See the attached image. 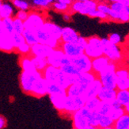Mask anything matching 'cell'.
Listing matches in <instances>:
<instances>
[{
  "label": "cell",
  "mask_w": 129,
  "mask_h": 129,
  "mask_svg": "<svg viewBox=\"0 0 129 129\" xmlns=\"http://www.w3.org/2000/svg\"><path fill=\"white\" fill-rule=\"evenodd\" d=\"M14 49L10 36L7 34L0 35V50L6 52H10Z\"/></svg>",
  "instance_id": "cell-25"
},
{
  "label": "cell",
  "mask_w": 129,
  "mask_h": 129,
  "mask_svg": "<svg viewBox=\"0 0 129 129\" xmlns=\"http://www.w3.org/2000/svg\"><path fill=\"white\" fill-rule=\"evenodd\" d=\"M111 109L112 108L109 102H101L100 107L98 110V113L100 115H108Z\"/></svg>",
  "instance_id": "cell-39"
},
{
  "label": "cell",
  "mask_w": 129,
  "mask_h": 129,
  "mask_svg": "<svg viewBox=\"0 0 129 129\" xmlns=\"http://www.w3.org/2000/svg\"><path fill=\"white\" fill-rule=\"evenodd\" d=\"M109 7H110V9L113 11L117 13V14H119V15H120V13L124 10V6L120 2H113V3H112V4L110 5Z\"/></svg>",
  "instance_id": "cell-42"
},
{
  "label": "cell",
  "mask_w": 129,
  "mask_h": 129,
  "mask_svg": "<svg viewBox=\"0 0 129 129\" xmlns=\"http://www.w3.org/2000/svg\"><path fill=\"white\" fill-rule=\"evenodd\" d=\"M6 126V120L3 116L0 115V129H3Z\"/></svg>",
  "instance_id": "cell-51"
},
{
  "label": "cell",
  "mask_w": 129,
  "mask_h": 129,
  "mask_svg": "<svg viewBox=\"0 0 129 129\" xmlns=\"http://www.w3.org/2000/svg\"><path fill=\"white\" fill-rule=\"evenodd\" d=\"M25 29H29L31 31H36L43 26L44 24V18L38 14L32 13L29 14L27 19L23 21Z\"/></svg>",
  "instance_id": "cell-10"
},
{
  "label": "cell",
  "mask_w": 129,
  "mask_h": 129,
  "mask_svg": "<svg viewBox=\"0 0 129 129\" xmlns=\"http://www.w3.org/2000/svg\"><path fill=\"white\" fill-rule=\"evenodd\" d=\"M114 121L109 117L108 115H100L98 118V127L100 129L105 128L108 127H113Z\"/></svg>",
  "instance_id": "cell-30"
},
{
  "label": "cell",
  "mask_w": 129,
  "mask_h": 129,
  "mask_svg": "<svg viewBox=\"0 0 129 129\" xmlns=\"http://www.w3.org/2000/svg\"><path fill=\"white\" fill-rule=\"evenodd\" d=\"M92 59L85 54L70 58V63L77 69L80 73H89L92 71Z\"/></svg>",
  "instance_id": "cell-7"
},
{
  "label": "cell",
  "mask_w": 129,
  "mask_h": 129,
  "mask_svg": "<svg viewBox=\"0 0 129 129\" xmlns=\"http://www.w3.org/2000/svg\"><path fill=\"white\" fill-rule=\"evenodd\" d=\"M90 110L85 106L80 109L79 110L72 113V120L73 126L75 129H82L89 126L87 116Z\"/></svg>",
  "instance_id": "cell-9"
},
{
  "label": "cell",
  "mask_w": 129,
  "mask_h": 129,
  "mask_svg": "<svg viewBox=\"0 0 129 129\" xmlns=\"http://www.w3.org/2000/svg\"><path fill=\"white\" fill-rule=\"evenodd\" d=\"M71 8L75 12H81L83 9L86 8V6L84 2H79V1H75L73 4Z\"/></svg>",
  "instance_id": "cell-43"
},
{
  "label": "cell",
  "mask_w": 129,
  "mask_h": 129,
  "mask_svg": "<svg viewBox=\"0 0 129 129\" xmlns=\"http://www.w3.org/2000/svg\"><path fill=\"white\" fill-rule=\"evenodd\" d=\"M32 61H33L35 69L39 71V72H41L43 71L45 68L48 66V62L46 58H44V57H33V58H31Z\"/></svg>",
  "instance_id": "cell-32"
},
{
  "label": "cell",
  "mask_w": 129,
  "mask_h": 129,
  "mask_svg": "<svg viewBox=\"0 0 129 129\" xmlns=\"http://www.w3.org/2000/svg\"><path fill=\"white\" fill-rule=\"evenodd\" d=\"M116 99L124 107L126 113H129V91L128 90H117Z\"/></svg>",
  "instance_id": "cell-22"
},
{
  "label": "cell",
  "mask_w": 129,
  "mask_h": 129,
  "mask_svg": "<svg viewBox=\"0 0 129 129\" xmlns=\"http://www.w3.org/2000/svg\"><path fill=\"white\" fill-rule=\"evenodd\" d=\"M5 34H7V33H6L3 22L2 19H1V20H0V35H5Z\"/></svg>",
  "instance_id": "cell-52"
},
{
  "label": "cell",
  "mask_w": 129,
  "mask_h": 129,
  "mask_svg": "<svg viewBox=\"0 0 129 129\" xmlns=\"http://www.w3.org/2000/svg\"><path fill=\"white\" fill-rule=\"evenodd\" d=\"M108 40L110 43H113L115 45H117L121 41V37L117 33H113V34H111L110 36H109Z\"/></svg>",
  "instance_id": "cell-44"
},
{
  "label": "cell",
  "mask_w": 129,
  "mask_h": 129,
  "mask_svg": "<svg viewBox=\"0 0 129 129\" xmlns=\"http://www.w3.org/2000/svg\"><path fill=\"white\" fill-rule=\"evenodd\" d=\"M33 3L36 6H41V7H47L49 5L45 0H33Z\"/></svg>",
  "instance_id": "cell-49"
},
{
  "label": "cell",
  "mask_w": 129,
  "mask_h": 129,
  "mask_svg": "<svg viewBox=\"0 0 129 129\" xmlns=\"http://www.w3.org/2000/svg\"><path fill=\"white\" fill-rule=\"evenodd\" d=\"M48 66L56 68H60L70 63V58L64 54L62 50L54 49L46 58Z\"/></svg>",
  "instance_id": "cell-6"
},
{
  "label": "cell",
  "mask_w": 129,
  "mask_h": 129,
  "mask_svg": "<svg viewBox=\"0 0 129 129\" xmlns=\"http://www.w3.org/2000/svg\"><path fill=\"white\" fill-rule=\"evenodd\" d=\"M125 113H126V112H125L124 108L120 107V108H117V109H111L110 112L108 113V116L113 120V121H115Z\"/></svg>",
  "instance_id": "cell-37"
},
{
  "label": "cell",
  "mask_w": 129,
  "mask_h": 129,
  "mask_svg": "<svg viewBox=\"0 0 129 129\" xmlns=\"http://www.w3.org/2000/svg\"><path fill=\"white\" fill-rule=\"evenodd\" d=\"M113 129H129V115L127 113L124 114L119 119L114 121Z\"/></svg>",
  "instance_id": "cell-26"
},
{
  "label": "cell",
  "mask_w": 129,
  "mask_h": 129,
  "mask_svg": "<svg viewBox=\"0 0 129 129\" xmlns=\"http://www.w3.org/2000/svg\"><path fill=\"white\" fill-rule=\"evenodd\" d=\"M116 70L117 66L113 61H110L108 66L101 72L99 74V80L101 81L102 87L117 89L116 86Z\"/></svg>",
  "instance_id": "cell-2"
},
{
  "label": "cell",
  "mask_w": 129,
  "mask_h": 129,
  "mask_svg": "<svg viewBox=\"0 0 129 129\" xmlns=\"http://www.w3.org/2000/svg\"><path fill=\"white\" fill-rule=\"evenodd\" d=\"M101 101L98 98V97H95V98H91L86 100L85 102V107L87 108L90 111H97L98 112V109L100 107Z\"/></svg>",
  "instance_id": "cell-29"
},
{
  "label": "cell",
  "mask_w": 129,
  "mask_h": 129,
  "mask_svg": "<svg viewBox=\"0 0 129 129\" xmlns=\"http://www.w3.org/2000/svg\"><path fill=\"white\" fill-rule=\"evenodd\" d=\"M57 2H60L61 3H63V4L67 5V6H69V5L71 4L72 0H57Z\"/></svg>",
  "instance_id": "cell-53"
},
{
  "label": "cell",
  "mask_w": 129,
  "mask_h": 129,
  "mask_svg": "<svg viewBox=\"0 0 129 129\" xmlns=\"http://www.w3.org/2000/svg\"><path fill=\"white\" fill-rule=\"evenodd\" d=\"M35 33L37 38L38 43L44 44V45H48V46L52 47L53 49H56V47L58 45V43H59V40H57L52 36H51L48 32L43 28V27L36 30Z\"/></svg>",
  "instance_id": "cell-12"
},
{
  "label": "cell",
  "mask_w": 129,
  "mask_h": 129,
  "mask_svg": "<svg viewBox=\"0 0 129 129\" xmlns=\"http://www.w3.org/2000/svg\"><path fill=\"white\" fill-rule=\"evenodd\" d=\"M41 76V72H39L37 70L33 71V72L22 71L20 75V84L22 91L26 94H30L33 83Z\"/></svg>",
  "instance_id": "cell-3"
},
{
  "label": "cell",
  "mask_w": 129,
  "mask_h": 129,
  "mask_svg": "<svg viewBox=\"0 0 129 129\" xmlns=\"http://www.w3.org/2000/svg\"><path fill=\"white\" fill-rule=\"evenodd\" d=\"M13 5L19 10H27L29 8V4L25 0H14Z\"/></svg>",
  "instance_id": "cell-41"
},
{
  "label": "cell",
  "mask_w": 129,
  "mask_h": 129,
  "mask_svg": "<svg viewBox=\"0 0 129 129\" xmlns=\"http://www.w3.org/2000/svg\"><path fill=\"white\" fill-rule=\"evenodd\" d=\"M60 73H61V69L60 68H56L48 64V66L43 70L42 76L48 83H56Z\"/></svg>",
  "instance_id": "cell-15"
},
{
  "label": "cell",
  "mask_w": 129,
  "mask_h": 129,
  "mask_svg": "<svg viewBox=\"0 0 129 129\" xmlns=\"http://www.w3.org/2000/svg\"><path fill=\"white\" fill-rule=\"evenodd\" d=\"M116 86L117 90L129 89V73L125 69L116 70Z\"/></svg>",
  "instance_id": "cell-11"
},
{
  "label": "cell",
  "mask_w": 129,
  "mask_h": 129,
  "mask_svg": "<svg viewBox=\"0 0 129 129\" xmlns=\"http://www.w3.org/2000/svg\"><path fill=\"white\" fill-rule=\"evenodd\" d=\"M98 118H99V113L97 111H90L87 116V120H88L89 125L98 127Z\"/></svg>",
  "instance_id": "cell-36"
},
{
  "label": "cell",
  "mask_w": 129,
  "mask_h": 129,
  "mask_svg": "<svg viewBox=\"0 0 129 129\" xmlns=\"http://www.w3.org/2000/svg\"><path fill=\"white\" fill-rule=\"evenodd\" d=\"M86 88L78 83H73L67 88V95L69 97L83 96Z\"/></svg>",
  "instance_id": "cell-23"
},
{
  "label": "cell",
  "mask_w": 129,
  "mask_h": 129,
  "mask_svg": "<svg viewBox=\"0 0 129 129\" xmlns=\"http://www.w3.org/2000/svg\"><path fill=\"white\" fill-rule=\"evenodd\" d=\"M21 66L22 71H26V72H33V71L36 70L32 60L27 57H25L21 61Z\"/></svg>",
  "instance_id": "cell-35"
},
{
  "label": "cell",
  "mask_w": 129,
  "mask_h": 129,
  "mask_svg": "<svg viewBox=\"0 0 129 129\" xmlns=\"http://www.w3.org/2000/svg\"><path fill=\"white\" fill-rule=\"evenodd\" d=\"M13 28H14V32L19 34H22L23 31L25 30L24 23L22 20L15 17L13 19Z\"/></svg>",
  "instance_id": "cell-38"
},
{
  "label": "cell",
  "mask_w": 129,
  "mask_h": 129,
  "mask_svg": "<svg viewBox=\"0 0 129 129\" xmlns=\"http://www.w3.org/2000/svg\"><path fill=\"white\" fill-rule=\"evenodd\" d=\"M109 62H110L109 59L104 55L100 56L98 57H96V58H94L91 62L92 63V70H94L95 73H100L108 66Z\"/></svg>",
  "instance_id": "cell-20"
},
{
  "label": "cell",
  "mask_w": 129,
  "mask_h": 129,
  "mask_svg": "<svg viewBox=\"0 0 129 129\" xmlns=\"http://www.w3.org/2000/svg\"><path fill=\"white\" fill-rule=\"evenodd\" d=\"M13 13H14L13 6L9 3H3L0 7V18L4 19L11 17Z\"/></svg>",
  "instance_id": "cell-28"
},
{
  "label": "cell",
  "mask_w": 129,
  "mask_h": 129,
  "mask_svg": "<svg viewBox=\"0 0 129 129\" xmlns=\"http://www.w3.org/2000/svg\"><path fill=\"white\" fill-rule=\"evenodd\" d=\"M60 69H61L62 72L67 76H78L80 74V73L77 70V69L71 63L66 64V66H63L60 67Z\"/></svg>",
  "instance_id": "cell-33"
},
{
  "label": "cell",
  "mask_w": 129,
  "mask_h": 129,
  "mask_svg": "<svg viewBox=\"0 0 129 129\" xmlns=\"http://www.w3.org/2000/svg\"><path fill=\"white\" fill-rule=\"evenodd\" d=\"M82 129H98V127H94V126H90V125H89V126H87V127H84V128H82Z\"/></svg>",
  "instance_id": "cell-54"
},
{
  "label": "cell",
  "mask_w": 129,
  "mask_h": 129,
  "mask_svg": "<svg viewBox=\"0 0 129 129\" xmlns=\"http://www.w3.org/2000/svg\"><path fill=\"white\" fill-rule=\"evenodd\" d=\"M101 87H102V84L101 81L99 80V79L96 78L86 90L84 94H83V98L86 100L91 98H95V97L98 96V94L100 91Z\"/></svg>",
  "instance_id": "cell-16"
},
{
  "label": "cell",
  "mask_w": 129,
  "mask_h": 129,
  "mask_svg": "<svg viewBox=\"0 0 129 129\" xmlns=\"http://www.w3.org/2000/svg\"><path fill=\"white\" fill-rule=\"evenodd\" d=\"M85 3V6L86 7H88V8H91V9H97V3L94 0H88V1H86L84 2Z\"/></svg>",
  "instance_id": "cell-50"
},
{
  "label": "cell",
  "mask_w": 129,
  "mask_h": 129,
  "mask_svg": "<svg viewBox=\"0 0 129 129\" xmlns=\"http://www.w3.org/2000/svg\"><path fill=\"white\" fill-rule=\"evenodd\" d=\"M31 47L29 44H27L26 43H25L23 44H22L21 46H19L17 47V50H19V52H21L22 54H27L30 51Z\"/></svg>",
  "instance_id": "cell-46"
},
{
  "label": "cell",
  "mask_w": 129,
  "mask_h": 129,
  "mask_svg": "<svg viewBox=\"0 0 129 129\" xmlns=\"http://www.w3.org/2000/svg\"><path fill=\"white\" fill-rule=\"evenodd\" d=\"M66 94H49V99L51 102V105L54 106L56 110L60 112H63L64 105L67 99Z\"/></svg>",
  "instance_id": "cell-17"
},
{
  "label": "cell",
  "mask_w": 129,
  "mask_h": 129,
  "mask_svg": "<svg viewBox=\"0 0 129 129\" xmlns=\"http://www.w3.org/2000/svg\"><path fill=\"white\" fill-rule=\"evenodd\" d=\"M28 16H29V14L26 10H19L17 14V17L18 19H20V20H22V21L26 20Z\"/></svg>",
  "instance_id": "cell-48"
},
{
  "label": "cell",
  "mask_w": 129,
  "mask_h": 129,
  "mask_svg": "<svg viewBox=\"0 0 129 129\" xmlns=\"http://www.w3.org/2000/svg\"><path fill=\"white\" fill-rule=\"evenodd\" d=\"M84 54L90 58H96L103 55V47L101 39L92 37L87 40L84 49Z\"/></svg>",
  "instance_id": "cell-5"
},
{
  "label": "cell",
  "mask_w": 129,
  "mask_h": 129,
  "mask_svg": "<svg viewBox=\"0 0 129 129\" xmlns=\"http://www.w3.org/2000/svg\"><path fill=\"white\" fill-rule=\"evenodd\" d=\"M22 36L25 39V43L29 44L30 47L38 43L37 38H36V33L34 31L25 29L22 32Z\"/></svg>",
  "instance_id": "cell-27"
},
{
  "label": "cell",
  "mask_w": 129,
  "mask_h": 129,
  "mask_svg": "<svg viewBox=\"0 0 129 129\" xmlns=\"http://www.w3.org/2000/svg\"><path fill=\"white\" fill-rule=\"evenodd\" d=\"M117 91V89H112V88L102 87L97 97L101 102H111L116 99Z\"/></svg>",
  "instance_id": "cell-21"
},
{
  "label": "cell",
  "mask_w": 129,
  "mask_h": 129,
  "mask_svg": "<svg viewBox=\"0 0 129 129\" xmlns=\"http://www.w3.org/2000/svg\"><path fill=\"white\" fill-rule=\"evenodd\" d=\"M2 4H3V2H2V0H0V7H1Z\"/></svg>",
  "instance_id": "cell-59"
},
{
  "label": "cell",
  "mask_w": 129,
  "mask_h": 129,
  "mask_svg": "<svg viewBox=\"0 0 129 129\" xmlns=\"http://www.w3.org/2000/svg\"><path fill=\"white\" fill-rule=\"evenodd\" d=\"M95 79H96L95 75L94 73H92L91 72L80 73L78 76L76 83H79V84L82 85L83 87H85L87 89V87L89 86L90 83H91Z\"/></svg>",
  "instance_id": "cell-24"
},
{
  "label": "cell",
  "mask_w": 129,
  "mask_h": 129,
  "mask_svg": "<svg viewBox=\"0 0 129 129\" xmlns=\"http://www.w3.org/2000/svg\"><path fill=\"white\" fill-rule=\"evenodd\" d=\"M97 10H98V11H100V12H101V13H103V14H106L107 16H108L109 13H110V11H111L110 7H109V6L108 5H106V4H99V5H98V6H97Z\"/></svg>",
  "instance_id": "cell-45"
},
{
  "label": "cell",
  "mask_w": 129,
  "mask_h": 129,
  "mask_svg": "<svg viewBox=\"0 0 129 129\" xmlns=\"http://www.w3.org/2000/svg\"><path fill=\"white\" fill-rule=\"evenodd\" d=\"M54 49L48 45H44L42 43H37L33 46H31L30 51L32 52L35 57H44V58H47L48 55L52 52Z\"/></svg>",
  "instance_id": "cell-14"
},
{
  "label": "cell",
  "mask_w": 129,
  "mask_h": 129,
  "mask_svg": "<svg viewBox=\"0 0 129 129\" xmlns=\"http://www.w3.org/2000/svg\"><path fill=\"white\" fill-rule=\"evenodd\" d=\"M87 40L82 36H79L76 43H64L63 45V51L64 54L69 58H74L84 54V49Z\"/></svg>",
  "instance_id": "cell-1"
},
{
  "label": "cell",
  "mask_w": 129,
  "mask_h": 129,
  "mask_svg": "<svg viewBox=\"0 0 129 129\" xmlns=\"http://www.w3.org/2000/svg\"><path fill=\"white\" fill-rule=\"evenodd\" d=\"M75 1H79V2H86V1H88V0H75Z\"/></svg>",
  "instance_id": "cell-57"
},
{
  "label": "cell",
  "mask_w": 129,
  "mask_h": 129,
  "mask_svg": "<svg viewBox=\"0 0 129 129\" xmlns=\"http://www.w3.org/2000/svg\"><path fill=\"white\" fill-rule=\"evenodd\" d=\"M0 20H1V18H0Z\"/></svg>",
  "instance_id": "cell-61"
},
{
  "label": "cell",
  "mask_w": 129,
  "mask_h": 129,
  "mask_svg": "<svg viewBox=\"0 0 129 129\" xmlns=\"http://www.w3.org/2000/svg\"><path fill=\"white\" fill-rule=\"evenodd\" d=\"M79 35L77 31L70 27H65L62 28L61 40L63 43H76L78 41Z\"/></svg>",
  "instance_id": "cell-19"
},
{
  "label": "cell",
  "mask_w": 129,
  "mask_h": 129,
  "mask_svg": "<svg viewBox=\"0 0 129 129\" xmlns=\"http://www.w3.org/2000/svg\"><path fill=\"white\" fill-rule=\"evenodd\" d=\"M10 38H11V41L13 43V46H14V48H16V49H17V47L19 46H21L22 44L25 43L22 34L14 32L12 35H10Z\"/></svg>",
  "instance_id": "cell-34"
},
{
  "label": "cell",
  "mask_w": 129,
  "mask_h": 129,
  "mask_svg": "<svg viewBox=\"0 0 129 129\" xmlns=\"http://www.w3.org/2000/svg\"><path fill=\"white\" fill-rule=\"evenodd\" d=\"M101 41L103 47V55L108 57L110 61H116L121 59V50L117 45L110 43L107 38L101 39Z\"/></svg>",
  "instance_id": "cell-4"
},
{
  "label": "cell",
  "mask_w": 129,
  "mask_h": 129,
  "mask_svg": "<svg viewBox=\"0 0 129 129\" xmlns=\"http://www.w3.org/2000/svg\"><path fill=\"white\" fill-rule=\"evenodd\" d=\"M53 7L57 10H60V11H64L66 10L68 7V6L63 4V3H61L60 2H56L53 3Z\"/></svg>",
  "instance_id": "cell-47"
},
{
  "label": "cell",
  "mask_w": 129,
  "mask_h": 129,
  "mask_svg": "<svg viewBox=\"0 0 129 129\" xmlns=\"http://www.w3.org/2000/svg\"><path fill=\"white\" fill-rule=\"evenodd\" d=\"M45 1H46L48 4H51V3H53L55 0H45Z\"/></svg>",
  "instance_id": "cell-56"
},
{
  "label": "cell",
  "mask_w": 129,
  "mask_h": 129,
  "mask_svg": "<svg viewBox=\"0 0 129 129\" xmlns=\"http://www.w3.org/2000/svg\"><path fill=\"white\" fill-rule=\"evenodd\" d=\"M48 94H66L67 90L63 88L60 85L55 83H48L47 87Z\"/></svg>",
  "instance_id": "cell-31"
},
{
  "label": "cell",
  "mask_w": 129,
  "mask_h": 129,
  "mask_svg": "<svg viewBox=\"0 0 129 129\" xmlns=\"http://www.w3.org/2000/svg\"><path fill=\"white\" fill-rule=\"evenodd\" d=\"M47 87H48V82L45 80V79L42 76L39 79H37L33 83L30 94L36 97H38V98L44 97L48 94Z\"/></svg>",
  "instance_id": "cell-13"
},
{
  "label": "cell",
  "mask_w": 129,
  "mask_h": 129,
  "mask_svg": "<svg viewBox=\"0 0 129 129\" xmlns=\"http://www.w3.org/2000/svg\"><path fill=\"white\" fill-rule=\"evenodd\" d=\"M85 102H86V99L83 98V96H79V97L67 96L63 112L72 114L75 112L79 110L82 107H84Z\"/></svg>",
  "instance_id": "cell-8"
},
{
  "label": "cell",
  "mask_w": 129,
  "mask_h": 129,
  "mask_svg": "<svg viewBox=\"0 0 129 129\" xmlns=\"http://www.w3.org/2000/svg\"><path fill=\"white\" fill-rule=\"evenodd\" d=\"M6 33L8 35H12L14 33V28H13V19L11 17L2 19Z\"/></svg>",
  "instance_id": "cell-40"
},
{
  "label": "cell",
  "mask_w": 129,
  "mask_h": 129,
  "mask_svg": "<svg viewBox=\"0 0 129 129\" xmlns=\"http://www.w3.org/2000/svg\"><path fill=\"white\" fill-rule=\"evenodd\" d=\"M102 129H113V127H105V128H102Z\"/></svg>",
  "instance_id": "cell-58"
},
{
  "label": "cell",
  "mask_w": 129,
  "mask_h": 129,
  "mask_svg": "<svg viewBox=\"0 0 129 129\" xmlns=\"http://www.w3.org/2000/svg\"><path fill=\"white\" fill-rule=\"evenodd\" d=\"M42 27L51 36H52L54 39H56L57 40H61L62 28L60 26H59L58 24H54L52 22H44Z\"/></svg>",
  "instance_id": "cell-18"
},
{
  "label": "cell",
  "mask_w": 129,
  "mask_h": 129,
  "mask_svg": "<svg viewBox=\"0 0 129 129\" xmlns=\"http://www.w3.org/2000/svg\"><path fill=\"white\" fill-rule=\"evenodd\" d=\"M63 18H64V20L67 21H68L70 20V17L68 16V15H67V14H65V15L63 16Z\"/></svg>",
  "instance_id": "cell-55"
},
{
  "label": "cell",
  "mask_w": 129,
  "mask_h": 129,
  "mask_svg": "<svg viewBox=\"0 0 129 129\" xmlns=\"http://www.w3.org/2000/svg\"><path fill=\"white\" fill-rule=\"evenodd\" d=\"M56 1H57V0H56Z\"/></svg>",
  "instance_id": "cell-62"
},
{
  "label": "cell",
  "mask_w": 129,
  "mask_h": 129,
  "mask_svg": "<svg viewBox=\"0 0 129 129\" xmlns=\"http://www.w3.org/2000/svg\"><path fill=\"white\" fill-rule=\"evenodd\" d=\"M98 1H102V0H98Z\"/></svg>",
  "instance_id": "cell-60"
}]
</instances>
